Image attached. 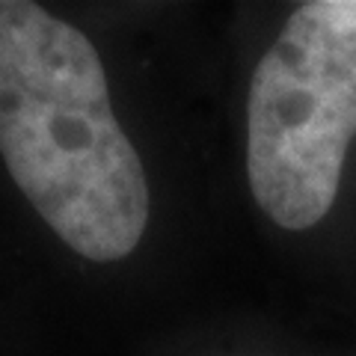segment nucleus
I'll use <instances>...</instances> for the list:
<instances>
[{"instance_id": "nucleus-1", "label": "nucleus", "mask_w": 356, "mask_h": 356, "mask_svg": "<svg viewBox=\"0 0 356 356\" xmlns=\"http://www.w3.org/2000/svg\"><path fill=\"white\" fill-rule=\"evenodd\" d=\"M0 154L69 250L98 264L137 250L149 181L104 63L81 30L30 0H0Z\"/></svg>"}, {"instance_id": "nucleus-2", "label": "nucleus", "mask_w": 356, "mask_h": 356, "mask_svg": "<svg viewBox=\"0 0 356 356\" xmlns=\"http://www.w3.org/2000/svg\"><path fill=\"white\" fill-rule=\"evenodd\" d=\"M353 134L356 0H312L288 15L250 83L247 172L276 226L327 217Z\"/></svg>"}]
</instances>
